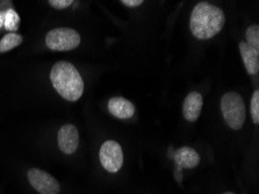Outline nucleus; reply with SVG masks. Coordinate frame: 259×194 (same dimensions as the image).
<instances>
[{
    "mask_svg": "<svg viewBox=\"0 0 259 194\" xmlns=\"http://www.w3.org/2000/svg\"><path fill=\"white\" fill-rule=\"evenodd\" d=\"M27 178L31 187L40 194H58L61 192V185L56 178L41 169L28 170Z\"/></svg>",
    "mask_w": 259,
    "mask_h": 194,
    "instance_id": "423d86ee",
    "label": "nucleus"
},
{
    "mask_svg": "<svg viewBox=\"0 0 259 194\" xmlns=\"http://www.w3.org/2000/svg\"><path fill=\"white\" fill-rule=\"evenodd\" d=\"M175 163L177 165V171L182 169H194L200 164V156L197 150L190 146H183L175 152Z\"/></svg>",
    "mask_w": 259,
    "mask_h": 194,
    "instance_id": "6e6552de",
    "label": "nucleus"
},
{
    "mask_svg": "<svg viewBox=\"0 0 259 194\" xmlns=\"http://www.w3.org/2000/svg\"><path fill=\"white\" fill-rule=\"evenodd\" d=\"M121 3H122L123 5L128 6V7H137V6L142 5V4H143L142 0H122Z\"/></svg>",
    "mask_w": 259,
    "mask_h": 194,
    "instance_id": "f3484780",
    "label": "nucleus"
},
{
    "mask_svg": "<svg viewBox=\"0 0 259 194\" xmlns=\"http://www.w3.org/2000/svg\"><path fill=\"white\" fill-rule=\"evenodd\" d=\"M251 117H252L253 124H259V91L256 90L251 98Z\"/></svg>",
    "mask_w": 259,
    "mask_h": 194,
    "instance_id": "2eb2a0df",
    "label": "nucleus"
},
{
    "mask_svg": "<svg viewBox=\"0 0 259 194\" xmlns=\"http://www.w3.org/2000/svg\"><path fill=\"white\" fill-rule=\"evenodd\" d=\"M50 81L54 89L68 101H77L83 96L84 81L72 63L60 61L50 71Z\"/></svg>",
    "mask_w": 259,
    "mask_h": 194,
    "instance_id": "f03ea898",
    "label": "nucleus"
},
{
    "mask_svg": "<svg viewBox=\"0 0 259 194\" xmlns=\"http://www.w3.org/2000/svg\"><path fill=\"white\" fill-rule=\"evenodd\" d=\"M100 164L109 173L119 172L123 165V152L116 141H106L99 151Z\"/></svg>",
    "mask_w": 259,
    "mask_h": 194,
    "instance_id": "39448f33",
    "label": "nucleus"
},
{
    "mask_svg": "<svg viewBox=\"0 0 259 194\" xmlns=\"http://www.w3.org/2000/svg\"><path fill=\"white\" fill-rule=\"evenodd\" d=\"M225 22V12L220 7L208 3H199L192 11L190 27L195 37L208 40L222 30Z\"/></svg>",
    "mask_w": 259,
    "mask_h": 194,
    "instance_id": "f257e3e1",
    "label": "nucleus"
},
{
    "mask_svg": "<svg viewBox=\"0 0 259 194\" xmlns=\"http://www.w3.org/2000/svg\"><path fill=\"white\" fill-rule=\"evenodd\" d=\"M20 23V17L13 9H9L5 12V19H4V28L9 30L10 33H14L18 29Z\"/></svg>",
    "mask_w": 259,
    "mask_h": 194,
    "instance_id": "ddd939ff",
    "label": "nucleus"
},
{
    "mask_svg": "<svg viewBox=\"0 0 259 194\" xmlns=\"http://www.w3.org/2000/svg\"><path fill=\"white\" fill-rule=\"evenodd\" d=\"M223 194H236V193H234V192H225Z\"/></svg>",
    "mask_w": 259,
    "mask_h": 194,
    "instance_id": "6ab92c4d",
    "label": "nucleus"
},
{
    "mask_svg": "<svg viewBox=\"0 0 259 194\" xmlns=\"http://www.w3.org/2000/svg\"><path fill=\"white\" fill-rule=\"evenodd\" d=\"M48 4L56 10H64L66 7L71 6L73 2L72 0H49Z\"/></svg>",
    "mask_w": 259,
    "mask_h": 194,
    "instance_id": "dca6fc26",
    "label": "nucleus"
},
{
    "mask_svg": "<svg viewBox=\"0 0 259 194\" xmlns=\"http://www.w3.org/2000/svg\"><path fill=\"white\" fill-rule=\"evenodd\" d=\"M245 36H246L245 42L248 43V46L259 51V26L258 25L250 26L249 28L246 29Z\"/></svg>",
    "mask_w": 259,
    "mask_h": 194,
    "instance_id": "4468645a",
    "label": "nucleus"
},
{
    "mask_svg": "<svg viewBox=\"0 0 259 194\" xmlns=\"http://www.w3.org/2000/svg\"><path fill=\"white\" fill-rule=\"evenodd\" d=\"M23 37L18 33H7L5 36L0 40V54L7 53L12 49L17 48L22 43Z\"/></svg>",
    "mask_w": 259,
    "mask_h": 194,
    "instance_id": "f8f14e48",
    "label": "nucleus"
},
{
    "mask_svg": "<svg viewBox=\"0 0 259 194\" xmlns=\"http://www.w3.org/2000/svg\"><path fill=\"white\" fill-rule=\"evenodd\" d=\"M80 35L77 30L66 27H60L48 31L46 45L53 51H70L80 45Z\"/></svg>",
    "mask_w": 259,
    "mask_h": 194,
    "instance_id": "20e7f679",
    "label": "nucleus"
},
{
    "mask_svg": "<svg viewBox=\"0 0 259 194\" xmlns=\"http://www.w3.org/2000/svg\"><path fill=\"white\" fill-rule=\"evenodd\" d=\"M108 110L113 117L125 120L134 115L135 106L125 98L116 97L108 101Z\"/></svg>",
    "mask_w": 259,
    "mask_h": 194,
    "instance_id": "9d476101",
    "label": "nucleus"
},
{
    "mask_svg": "<svg viewBox=\"0 0 259 194\" xmlns=\"http://www.w3.org/2000/svg\"><path fill=\"white\" fill-rule=\"evenodd\" d=\"M221 112L231 129L239 130L244 125L246 109L244 100L237 92H227L221 99Z\"/></svg>",
    "mask_w": 259,
    "mask_h": 194,
    "instance_id": "7ed1b4c3",
    "label": "nucleus"
},
{
    "mask_svg": "<svg viewBox=\"0 0 259 194\" xmlns=\"http://www.w3.org/2000/svg\"><path fill=\"white\" fill-rule=\"evenodd\" d=\"M239 51H241L243 63H244L248 73L251 76L257 74L259 71V51L251 48L245 41L239 43Z\"/></svg>",
    "mask_w": 259,
    "mask_h": 194,
    "instance_id": "9b49d317",
    "label": "nucleus"
},
{
    "mask_svg": "<svg viewBox=\"0 0 259 194\" xmlns=\"http://www.w3.org/2000/svg\"><path fill=\"white\" fill-rule=\"evenodd\" d=\"M57 144L61 151L65 155H72L79 146V133L76 126L63 125L57 133Z\"/></svg>",
    "mask_w": 259,
    "mask_h": 194,
    "instance_id": "0eeeda50",
    "label": "nucleus"
},
{
    "mask_svg": "<svg viewBox=\"0 0 259 194\" xmlns=\"http://www.w3.org/2000/svg\"><path fill=\"white\" fill-rule=\"evenodd\" d=\"M4 19H5V12L0 11V29L4 28Z\"/></svg>",
    "mask_w": 259,
    "mask_h": 194,
    "instance_id": "a211bd4d",
    "label": "nucleus"
},
{
    "mask_svg": "<svg viewBox=\"0 0 259 194\" xmlns=\"http://www.w3.org/2000/svg\"><path fill=\"white\" fill-rule=\"evenodd\" d=\"M203 98L199 92H191L183 104V114L187 121H197L202 109Z\"/></svg>",
    "mask_w": 259,
    "mask_h": 194,
    "instance_id": "1a4fd4ad",
    "label": "nucleus"
}]
</instances>
